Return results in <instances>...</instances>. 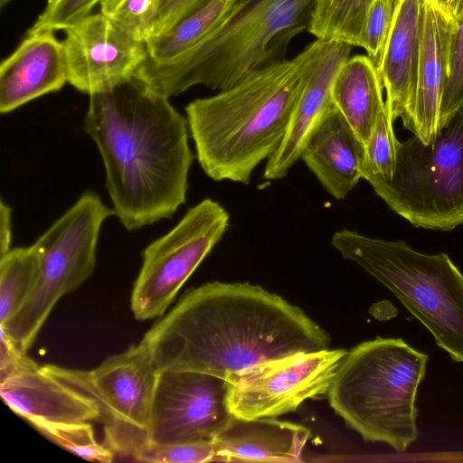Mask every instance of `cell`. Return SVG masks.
Segmentation results:
<instances>
[{
    "instance_id": "9a60e30c",
    "label": "cell",
    "mask_w": 463,
    "mask_h": 463,
    "mask_svg": "<svg viewBox=\"0 0 463 463\" xmlns=\"http://www.w3.org/2000/svg\"><path fill=\"white\" fill-rule=\"evenodd\" d=\"M66 82L64 46L54 31L27 33L0 64V112L10 113L37 98L59 91Z\"/></svg>"
},
{
    "instance_id": "e0dca14e",
    "label": "cell",
    "mask_w": 463,
    "mask_h": 463,
    "mask_svg": "<svg viewBox=\"0 0 463 463\" xmlns=\"http://www.w3.org/2000/svg\"><path fill=\"white\" fill-rule=\"evenodd\" d=\"M6 405L32 426L101 421L96 402L46 373L33 360L0 382Z\"/></svg>"
},
{
    "instance_id": "ac0fdd59",
    "label": "cell",
    "mask_w": 463,
    "mask_h": 463,
    "mask_svg": "<svg viewBox=\"0 0 463 463\" xmlns=\"http://www.w3.org/2000/svg\"><path fill=\"white\" fill-rule=\"evenodd\" d=\"M424 0H399L379 70L386 93L385 108L408 128L416 95Z\"/></svg>"
},
{
    "instance_id": "7a4b0ae2",
    "label": "cell",
    "mask_w": 463,
    "mask_h": 463,
    "mask_svg": "<svg viewBox=\"0 0 463 463\" xmlns=\"http://www.w3.org/2000/svg\"><path fill=\"white\" fill-rule=\"evenodd\" d=\"M84 129L101 156L114 215L128 231L171 218L185 203L189 128L169 98L133 78L90 95Z\"/></svg>"
},
{
    "instance_id": "8992f818",
    "label": "cell",
    "mask_w": 463,
    "mask_h": 463,
    "mask_svg": "<svg viewBox=\"0 0 463 463\" xmlns=\"http://www.w3.org/2000/svg\"><path fill=\"white\" fill-rule=\"evenodd\" d=\"M331 244L387 288L438 346L463 364V273L447 254H425L347 229L336 232Z\"/></svg>"
},
{
    "instance_id": "f1b7e54d",
    "label": "cell",
    "mask_w": 463,
    "mask_h": 463,
    "mask_svg": "<svg viewBox=\"0 0 463 463\" xmlns=\"http://www.w3.org/2000/svg\"><path fill=\"white\" fill-rule=\"evenodd\" d=\"M454 20L449 71L440 104L439 128L463 105V7Z\"/></svg>"
},
{
    "instance_id": "4316f807",
    "label": "cell",
    "mask_w": 463,
    "mask_h": 463,
    "mask_svg": "<svg viewBox=\"0 0 463 463\" xmlns=\"http://www.w3.org/2000/svg\"><path fill=\"white\" fill-rule=\"evenodd\" d=\"M392 124L393 120L384 108L364 147L363 179L367 175L383 180H390L392 177L396 166L398 141Z\"/></svg>"
},
{
    "instance_id": "6da1fadb",
    "label": "cell",
    "mask_w": 463,
    "mask_h": 463,
    "mask_svg": "<svg viewBox=\"0 0 463 463\" xmlns=\"http://www.w3.org/2000/svg\"><path fill=\"white\" fill-rule=\"evenodd\" d=\"M156 371L226 381L260 364L328 349L330 336L300 307L250 283L207 282L186 291L144 335Z\"/></svg>"
},
{
    "instance_id": "52a82bcc",
    "label": "cell",
    "mask_w": 463,
    "mask_h": 463,
    "mask_svg": "<svg viewBox=\"0 0 463 463\" xmlns=\"http://www.w3.org/2000/svg\"><path fill=\"white\" fill-rule=\"evenodd\" d=\"M365 179L376 194L415 227L449 231L463 224V105L430 144L413 135L397 141L390 180Z\"/></svg>"
},
{
    "instance_id": "d6a6232c",
    "label": "cell",
    "mask_w": 463,
    "mask_h": 463,
    "mask_svg": "<svg viewBox=\"0 0 463 463\" xmlns=\"http://www.w3.org/2000/svg\"><path fill=\"white\" fill-rule=\"evenodd\" d=\"M12 208L2 199L0 203V257L11 250Z\"/></svg>"
},
{
    "instance_id": "30bf717a",
    "label": "cell",
    "mask_w": 463,
    "mask_h": 463,
    "mask_svg": "<svg viewBox=\"0 0 463 463\" xmlns=\"http://www.w3.org/2000/svg\"><path fill=\"white\" fill-rule=\"evenodd\" d=\"M229 222L228 212L206 198L145 248L130 298L136 319L164 315L183 285L222 240Z\"/></svg>"
},
{
    "instance_id": "e575fe53",
    "label": "cell",
    "mask_w": 463,
    "mask_h": 463,
    "mask_svg": "<svg viewBox=\"0 0 463 463\" xmlns=\"http://www.w3.org/2000/svg\"><path fill=\"white\" fill-rule=\"evenodd\" d=\"M12 1H14V0H0L1 9L4 8L6 5H8Z\"/></svg>"
},
{
    "instance_id": "603a6c76",
    "label": "cell",
    "mask_w": 463,
    "mask_h": 463,
    "mask_svg": "<svg viewBox=\"0 0 463 463\" xmlns=\"http://www.w3.org/2000/svg\"><path fill=\"white\" fill-rule=\"evenodd\" d=\"M36 246L11 249L0 257V326L6 324L27 302L40 277Z\"/></svg>"
},
{
    "instance_id": "2e32d148",
    "label": "cell",
    "mask_w": 463,
    "mask_h": 463,
    "mask_svg": "<svg viewBox=\"0 0 463 463\" xmlns=\"http://www.w3.org/2000/svg\"><path fill=\"white\" fill-rule=\"evenodd\" d=\"M454 27V18L437 0H424L416 95L407 129L426 145L436 138L440 128V104L449 76Z\"/></svg>"
},
{
    "instance_id": "4fadbf2b",
    "label": "cell",
    "mask_w": 463,
    "mask_h": 463,
    "mask_svg": "<svg viewBox=\"0 0 463 463\" xmlns=\"http://www.w3.org/2000/svg\"><path fill=\"white\" fill-rule=\"evenodd\" d=\"M64 32L68 82L89 96L130 80L147 58L146 42L124 33L100 12Z\"/></svg>"
},
{
    "instance_id": "d4e9b609",
    "label": "cell",
    "mask_w": 463,
    "mask_h": 463,
    "mask_svg": "<svg viewBox=\"0 0 463 463\" xmlns=\"http://www.w3.org/2000/svg\"><path fill=\"white\" fill-rule=\"evenodd\" d=\"M33 427L60 447L84 459L102 463L114 460L115 453L95 439L89 422L40 423Z\"/></svg>"
},
{
    "instance_id": "ba28073f",
    "label": "cell",
    "mask_w": 463,
    "mask_h": 463,
    "mask_svg": "<svg viewBox=\"0 0 463 463\" xmlns=\"http://www.w3.org/2000/svg\"><path fill=\"white\" fill-rule=\"evenodd\" d=\"M113 214L97 193L86 191L36 240L38 283L24 306L0 326L22 351L31 348L57 302L92 274L102 224Z\"/></svg>"
},
{
    "instance_id": "cb8c5ba5",
    "label": "cell",
    "mask_w": 463,
    "mask_h": 463,
    "mask_svg": "<svg viewBox=\"0 0 463 463\" xmlns=\"http://www.w3.org/2000/svg\"><path fill=\"white\" fill-rule=\"evenodd\" d=\"M373 0H313L307 31L316 39L360 47Z\"/></svg>"
},
{
    "instance_id": "7c38bea8",
    "label": "cell",
    "mask_w": 463,
    "mask_h": 463,
    "mask_svg": "<svg viewBox=\"0 0 463 463\" xmlns=\"http://www.w3.org/2000/svg\"><path fill=\"white\" fill-rule=\"evenodd\" d=\"M228 382L195 371H157L150 409L149 444L210 442L233 420Z\"/></svg>"
},
{
    "instance_id": "7402d4cb",
    "label": "cell",
    "mask_w": 463,
    "mask_h": 463,
    "mask_svg": "<svg viewBox=\"0 0 463 463\" xmlns=\"http://www.w3.org/2000/svg\"><path fill=\"white\" fill-rule=\"evenodd\" d=\"M251 0H214L182 19L167 32L147 40L150 63H165L203 42Z\"/></svg>"
},
{
    "instance_id": "ffe728a7",
    "label": "cell",
    "mask_w": 463,
    "mask_h": 463,
    "mask_svg": "<svg viewBox=\"0 0 463 463\" xmlns=\"http://www.w3.org/2000/svg\"><path fill=\"white\" fill-rule=\"evenodd\" d=\"M309 436V430L297 423L234 417L213 439L216 461H299Z\"/></svg>"
},
{
    "instance_id": "83f0119b",
    "label": "cell",
    "mask_w": 463,
    "mask_h": 463,
    "mask_svg": "<svg viewBox=\"0 0 463 463\" xmlns=\"http://www.w3.org/2000/svg\"><path fill=\"white\" fill-rule=\"evenodd\" d=\"M399 0H373L366 15L360 47L380 70Z\"/></svg>"
},
{
    "instance_id": "5bb4252c",
    "label": "cell",
    "mask_w": 463,
    "mask_h": 463,
    "mask_svg": "<svg viewBox=\"0 0 463 463\" xmlns=\"http://www.w3.org/2000/svg\"><path fill=\"white\" fill-rule=\"evenodd\" d=\"M310 57L305 80L294 106L283 140L267 160L263 177H284L300 159L310 135L335 107L332 90L335 77L351 56L353 46L344 43L316 39L309 43Z\"/></svg>"
},
{
    "instance_id": "4dcf8cb0",
    "label": "cell",
    "mask_w": 463,
    "mask_h": 463,
    "mask_svg": "<svg viewBox=\"0 0 463 463\" xmlns=\"http://www.w3.org/2000/svg\"><path fill=\"white\" fill-rule=\"evenodd\" d=\"M102 0H47L44 10L27 33L42 30L58 31L79 23L92 14Z\"/></svg>"
},
{
    "instance_id": "1f68e13d",
    "label": "cell",
    "mask_w": 463,
    "mask_h": 463,
    "mask_svg": "<svg viewBox=\"0 0 463 463\" xmlns=\"http://www.w3.org/2000/svg\"><path fill=\"white\" fill-rule=\"evenodd\" d=\"M213 1L214 0H160L153 36L167 32L182 19Z\"/></svg>"
},
{
    "instance_id": "9c48e42d",
    "label": "cell",
    "mask_w": 463,
    "mask_h": 463,
    "mask_svg": "<svg viewBox=\"0 0 463 463\" xmlns=\"http://www.w3.org/2000/svg\"><path fill=\"white\" fill-rule=\"evenodd\" d=\"M42 368L98 405L104 444L132 459L149 444L148 424L157 371L146 344L107 357L90 371L46 364Z\"/></svg>"
},
{
    "instance_id": "44dd1931",
    "label": "cell",
    "mask_w": 463,
    "mask_h": 463,
    "mask_svg": "<svg viewBox=\"0 0 463 463\" xmlns=\"http://www.w3.org/2000/svg\"><path fill=\"white\" fill-rule=\"evenodd\" d=\"M380 72L367 55L350 56L334 81L335 107L365 147L385 108Z\"/></svg>"
},
{
    "instance_id": "3957f363",
    "label": "cell",
    "mask_w": 463,
    "mask_h": 463,
    "mask_svg": "<svg viewBox=\"0 0 463 463\" xmlns=\"http://www.w3.org/2000/svg\"><path fill=\"white\" fill-rule=\"evenodd\" d=\"M309 44L293 59L255 70L219 93L185 107L203 172L215 181L248 184L279 148L301 90Z\"/></svg>"
},
{
    "instance_id": "5b68a950",
    "label": "cell",
    "mask_w": 463,
    "mask_h": 463,
    "mask_svg": "<svg viewBox=\"0 0 463 463\" xmlns=\"http://www.w3.org/2000/svg\"><path fill=\"white\" fill-rule=\"evenodd\" d=\"M428 359L400 337L362 342L342 360L329 403L364 440L404 452L419 436L416 397Z\"/></svg>"
},
{
    "instance_id": "836d02e7",
    "label": "cell",
    "mask_w": 463,
    "mask_h": 463,
    "mask_svg": "<svg viewBox=\"0 0 463 463\" xmlns=\"http://www.w3.org/2000/svg\"><path fill=\"white\" fill-rule=\"evenodd\" d=\"M441 7L454 19L463 7V0H437Z\"/></svg>"
},
{
    "instance_id": "f546056e",
    "label": "cell",
    "mask_w": 463,
    "mask_h": 463,
    "mask_svg": "<svg viewBox=\"0 0 463 463\" xmlns=\"http://www.w3.org/2000/svg\"><path fill=\"white\" fill-rule=\"evenodd\" d=\"M133 460L144 463H203L216 461V451L213 441L148 444Z\"/></svg>"
},
{
    "instance_id": "d6986e66",
    "label": "cell",
    "mask_w": 463,
    "mask_h": 463,
    "mask_svg": "<svg viewBox=\"0 0 463 463\" xmlns=\"http://www.w3.org/2000/svg\"><path fill=\"white\" fill-rule=\"evenodd\" d=\"M300 159L326 191L341 200L363 178L364 146L334 107L310 135Z\"/></svg>"
},
{
    "instance_id": "8fae6325",
    "label": "cell",
    "mask_w": 463,
    "mask_h": 463,
    "mask_svg": "<svg viewBox=\"0 0 463 463\" xmlns=\"http://www.w3.org/2000/svg\"><path fill=\"white\" fill-rule=\"evenodd\" d=\"M345 349L298 353L260 364L228 382L227 404L237 419L276 418L326 394Z\"/></svg>"
},
{
    "instance_id": "277c9868",
    "label": "cell",
    "mask_w": 463,
    "mask_h": 463,
    "mask_svg": "<svg viewBox=\"0 0 463 463\" xmlns=\"http://www.w3.org/2000/svg\"><path fill=\"white\" fill-rule=\"evenodd\" d=\"M313 0H251L178 58L144 61L134 78L166 98L193 86L226 90L249 73L284 60L290 41L307 30Z\"/></svg>"
},
{
    "instance_id": "484cf974",
    "label": "cell",
    "mask_w": 463,
    "mask_h": 463,
    "mask_svg": "<svg viewBox=\"0 0 463 463\" xmlns=\"http://www.w3.org/2000/svg\"><path fill=\"white\" fill-rule=\"evenodd\" d=\"M160 0H102L99 12L131 37L146 42L154 33Z\"/></svg>"
}]
</instances>
